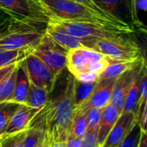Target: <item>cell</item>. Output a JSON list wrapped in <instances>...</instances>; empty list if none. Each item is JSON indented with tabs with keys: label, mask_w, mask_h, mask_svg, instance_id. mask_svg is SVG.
<instances>
[{
	"label": "cell",
	"mask_w": 147,
	"mask_h": 147,
	"mask_svg": "<svg viewBox=\"0 0 147 147\" xmlns=\"http://www.w3.org/2000/svg\"><path fill=\"white\" fill-rule=\"evenodd\" d=\"M80 147H100L98 142V131H87L81 138Z\"/></svg>",
	"instance_id": "1f68e13d"
},
{
	"label": "cell",
	"mask_w": 147,
	"mask_h": 147,
	"mask_svg": "<svg viewBox=\"0 0 147 147\" xmlns=\"http://www.w3.org/2000/svg\"><path fill=\"white\" fill-rule=\"evenodd\" d=\"M17 71L18 66L6 78L0 82V103L11 100L16 86Z\"/></svg>",
	"instance_id": "484cf974"
},
{
	"label": "cell",
	"mask_w": 147,
	"mask_h": 147,
	"mask_svg": "<svg viewBox=\"0 0 147 147\" xmlns=\"http://www.w3.org/2000/svg\"><path fill=\"white\" fill-rule=\"evenodd\" d=\"M31 54L42 60L57 76L66 68L67 51L56 43L46 32L40 42L31 49Z\"/></svg>",
	"instance_id": "ba28073f"
},
{
	"label": "cell",
	"mask_w": 147,
	"mask_h": 147,
	"mask_svg": "<svg viewBox=\"0 0 147 147\" xmlns=\"http://www.w3.org/2000/svg\"><path fill=\"white\" fill-rule=\"evenodd\" d=\"M46 131L37 126H31L28 129L26 137L24 140L23 147H37L44 138Z\"/></svg>",
	"instance_id": "f1b7e54d"
},
{
	"label": "cell",
	"mask_w": 147,
	"mask_h": 147,
	"mask_svg": "<svg viewBox=\"0 0 147 147\" xmlns=\"http://www.w3.org/2000/svg\"><path fill=\"white\" fill-rule=\"evenodd\" d=\"M100 147H101V146H100Z\"/></svg>",
	"instance_id": "7bdbcfd3"
},
{
	"label": "cell",
	"mask_w": 147,
	"mask_h": 147,
	"mask_svg": "<svg viewBox=\"0 0 147 147\" xmlns=\"http://www.w3.org/2000/svg\"><path fill=\"white\" fill-rule=\"evenodd\" d=\"M116 78H107L99 80L90 96L76 108L88 112L92 108L102 109L108 104L112 96V92Z\"/></svg>",
	"instance_id": "7c38bea8"
},
{
	"label": "cell",
	"mask_w": 147,
	"mask_h": 147,
	"mask_svg": "<svg viewBox=\"0 0 147 147\" xmlns=\"http://www.w3.org/2000/svg\"><path fill=\"white\" fill-rule=\"evenodd\" d=\"M134 27L135 30L133 33L131 34V36L138 45L141 58L147 66V29L141 22L137 24Z\"/></svg>",
	"instance_id": "d4e9b609"
},
{
	"label": "cell",
	"mask_w": 147,
	"mask_h": 147,
	"mask_svg": "<svg viewBox=\"0 0 147 147\" xmlns=\"http://www.w3.org/2000/svg\"><path fill=\"white\" fill-rule=\"evenodd\" d=\"M30 82L29 80L26 70L20 61L18 64V71H17V80H16V86L14 89L13 95L10 101L16 102L18 104H24L29 89H30Z\"/></svg>",
	"instance_id": "e0dca14e"
},
{
	"label": "cell",
	"mask_w": 147,
	"mask_h": 147,
	"mask_svg": "<svg viewBox=\"0 0 147 147\" xmlns=\"http://www.w3.org/2000/svg\"><path fill=\"white\" fill-rule=\"evenodd\" d=\"M12 18L5 11L0 13V32L6 30L12 22Z\"/></svg>",
	"instance_id": "836d02e7"
},
{
	"label": "cell",
	"mask_w": 147,
	"mask_h": 147,
	"mask_svg": "<svg viewBox=\"0 0 147 147\" xmlns=\"http://www.w3.org/2000/svg\"><path fill=\"white\" fill-rule=\"evenodd\" d=\"M48 24L74 36L88 41H96L99 39L111 38L119 36H130L134 31L111 25L82 21H67L51 18L49 20Z\"/></svg>",
	"instance_id": "5b68a950"
},
{
	"label": "cell",
	"mask_w": 147,
	"mask_h": 147,
	"mask_svg": "<svg viewBox=\"0 0 147 147\" xmlns=\"http://www.w3.org/2000/svg\"><path fill=\"white\" fill-rule=\"evenodd\" d=\"M139 60L138 61H114L111 59L109 64L107 66L105 70L100 75L99 80L107 79V78H117L118 76L122 75L123 73H125V71L134 67L139 61Z\"/></svg>",
	"instance_id": "ac0fdd59"
},
{
	"label": "cell",
	"mask_w": 147,
	"mask_h": 147,
	"mask_svg": "<svg viewBox=\"0 0 147 147\" xmlns=\"http://www.w3.org/2000/svg\"><path fill=\"white\" fill-rule=\"evenodd\" d=\"M120 112L113 105L108 104L101 110V117L98 130V142L100 146L103 144L109 132L118 120Z\"/></svg>",
	"instance_id": "2e32d148"
},
{
	"label": "cell",
	"mask_w": 147,
	"mask_h": 147,
	"mask_svg": "<svg viewBox=\"0 0 147 147\" xmlns=\"http://www.w3.org/2000/svg\"><path fill=\"white\" fill-rule=\"evenodd\" d=\"M18 64V63H14V64H11V65H9V66H6V67L0 68V82H1L5 78H6L17 67Z\"/></svg>",
	"instance_id": "e575fe53"
},
{
	"label": "cell",
	"mask_w": 147,
	"mask_h": 147,
	"mask_svg": "<svg viewBox=\"0 0 147 147\" xmlns=\"http://www.w3.org/2000/svg\"><path fill=\"white\" fill-rule=\"evenodd\" d=\"M142 63L143 61L141 58L134 67L123 73L115 80L110 100V104L115 107L120 113L123 112L126 96L134 82L136 76L142 67Z\"/></svg>",
	"instance_id": "8fae6325"
},
{
	"label": "cell",
	"mask_w": 147,
	"mask_h": 147,
	"mask_svg": "<svg viewBox=\"0 0 147 147\" xmlns=\"http://www.w3.org/2000/svg\"><path fill=\"white\" fill-rule=\"evenodd\" d=\"M141 71H142V67L139 70V72L138 73V75L136 76L134 82H133V83H132V85L129 90V93H128L126 99H125L124 109H123V112H130V113H134V115H135L136 111H137V106H138V98H139Z\"/></svg>",
	"instance_id": "44dd1931"
},
{
	"label": "cell",
	"mask_w": 147,
	"mask_h": 147,
	"mask_svg": "<svg viewBox=\"0 0 147 147\" xmlns=\"http://www.w3.org/2000/svg\"><path fill=\"white\" fill-rule=\"evenodd\" d=\"M133 7L136 14L138 15V11H147V0H132Z\"/></svg>",
	"instance_id": "d590c367"
},
{
	"label": "cell",
	"mask_w": 147,
	"mask_h": 147,
	"mask_svg": "<svg viewBox=\"0 0 147 147\" xmlns=\"http://www.w3.org/2000/svg\"><path fill=\"white\" fill-rule=\"evenodd\" d=\"M94 3L103 11L113 18L135 26L140 23L133 7L132 0H93Z\"/></svg>",
	"instance_id": "30bf717a"
},
{
	"label": "cell",
	"mask_w": 147,
	"mask_h": 147,
	"mask_svg": "<svg viewBox=\"0 0 147 147\" xmlns=\"http://www.w3.org/2000/svg\"><path fill=\"white\" fill-rule=\"evenodd\" d=\"M136 124L134 113L122 112L101 147H119Z\"/></svg>",
	"instance_id": "4fadbf2b"
},
{
	"label": "cell",
	"mask_w": 147,
	"mask_h": 147,
	"mask_svg": "<svg viewBox=\"0 0 147 147\" xmlns=\"http://www.w3.org/2000/svg\"><path fill=\"white\" fill-rule=\"evenodd\" d=\"M110 60L107 55L88 47L73 49L67 51L66 68L78 81L98 82Z\"/></svg>",
	"instance_id": "3957f363"
},
{
	"label": "cell",
	"mask_w": 147,
	"mask_h": 147,
	"mask_svg": "<svg viewBox=\"0 0 147 147\" xmlns=\"http://www.w3.org/2000/svg\"><path fill=\"white\" fill-rule=\"evenodd\" d=\"M45 32L61 47H62L67 51L73 49H77L82 47H88L90 48L92 43L94 41H88L84 40L76 36H74L51 24H47Z\"/></svg>",
	"instance_id": "9a60e30c"
},
{
	"label": "cell",
	"mask_w": 147,
	"mask_h": 147,
	"mask_svg": "<svg viewBox=\"0 0 147 147\" xmlns=\"http://www.w3.org/2000/svg\"><path fill=\"white\" fill-rule=\"evenodd\" d=\"M18 103L5 101L0 103V137L5 135L6 128L18 107Z\"/></svg>",
	"instance_id": "603a6c76"
},
{
	"label": "cell",
	"mask_w": 147,
	"mask_h": 147,
	"mask_svg": "<svg viewBox=\"0 0 147 147\" xmlns=\"http://www.w3.org/2000/svg\"><path fill=\"white\" fill-rule=\"evenodd\" d=\"M87 113L76 108L68 135L82 138L87 131Z\"/></svg>",
	"instance_id": "7402d4cb"
},
{
	"label": "cell",
	"mask_w": 147,
	"mask_h": 147,
	"mask_svg": "<svg viewBox=\"0 0 147 147\" xmlns=\"http://www.w3.org/2000/svg\"><path fill=\"white\" fill-rule=\"evenodd\" d=\"M0 10L21 23L47 24L49 20L36 0H0Z\"/></svg>",
	"instance_id": "52a82bcc"
},
{
	"label": "cell",
	"mask_w": 147,
	"mask_h": 147,
	"mask_svg": "<svg viewBox=\"0 0 147 147\" xmlns=\"http://www.w3.org/2000/svg\"><path fill=\"white\" fill-rule=\"evenodd\" d=\"M30 53L31 49H0V68L14 63H19L24 60Z\"/></svg>",
	"instance_id": "ffe728a7"
},
{
	"label": "cell",
	"mask_w": 147,
	"mask_h": 147,
	"mask_svg": "<svg viewBox=\"0 0 147 147\" xmlns=\"http://www.w3.org/2000/svg\"><path fill=\"white\" fill-rule=\"evenodd\" d=\"M81 138L68 135L66 140V147H80Z\"/></svg>",
	"instance_id": "f35d334b"
},
{
	"label": "cell",
	"mask_w": 147,
	"mask_h": 147,
	"mask_svg": "<svg viewBox=\"0 0 147 147\" xmlns=\"http://www.w3.org/2000/svg\"><path fill=\"white\" fill-rule=\"evenodd\" d=\"M46 12L49 19L82 21L98 23L113 27L134 30L135 27L121 22L120 20L106 16L74 1V0H36Z\"/></svg>",
	"instance_id": "7a4b0ae2"
},
{
	"label": "cell",
	"mask_w": 147,
	"mask_h": 147,
	"mask_svg": "<svg viewBox=\"0 0 147 147\" xmlns=\"http://www.w3.org/2000/svg\"><path fill=\"white\" fill-rule=\"evenodd\" d=\"M40 110L39 108L30 107L25 104H19L6 128L5 135L29 129L33 119Z\"/></svg>",
	"instance_id": "5bb4252c"
},
{
	"label": "cell",
	"mask_w": 147,
	"mask_h": 147,
	"mask_svg": "<svg viewBox=\"0 0 147 147\" xmlns=\"http://www.w3.org/2000/svg\"><path fill=\"white\" fill-rule=\"evenodd\" d=\"M47 24H28L12 20L6 30L0 32V49H32L40 42Z\"/></svg>",
	"instance_id": "277c9868"
},
{
	"label": "cell",
	"mask_w": 147,
	"mask_h": 147,
	"mask_svg": "<svg viewBox=\"0 0 147 147\" xmlns=\"http://www.w3.org/2000/svg\"><path fill=\"white\" fill-rule=\"evenodd\" d=\"M97 82H84L78 80H75V103L76 107L81 105L84 102L94 91Z\"/></svg>",
	"instance_id": "4316f807"
},
{
	"label": "cell",
	"mask_w": 147,
	"mask_h": 147,
	"mask_svg": "<svg viewBox=\"0 0 147 147\" xmlns=\"http://www.w3.org/2000/svg\"><path fill=\"white\" fill-rule=\"evenodd\" d=\"M100 108L89 109L87 113V131H98L101 117Z\"/></svg>",
	"instance_id": "f546056e"
},
{
	"label": "cell",
	"mask_w": 147,
	"mask_h": 147,
	"mask_svg": "<svg viewBox=\"0 0 147 147\" xmlns=\"http://www.w3.org/2000/svg\"><path fill=\"white\" fill-rule=\"evenodd\" d=\"M138 147H147V131H141V136Z\"/></svg>",
	"instance_id": "ab89813d"
},
{
	"label": "cell",
	"mask_w": 147,
	"mask_h": 147,
	"mask_svg": "<svg viewBox=\"0 0 147 147\" xmlns=\"http://www.w3.org/2000/svg\"><path fill=\"white\" fill-rule=\"evenodd\" d=\"M90 49L114 61H138L141 58L139 47L131 35L96 40Z\"/></svg>",
	"instance_id": "8992f818"
},
{
	"label": "cell",
	"mask_w": 147,
	"mask_h": 147,
	"mask_svg": "<svg viewBox=\"0 0 147 147\" xmlns=\"http://www.w3.org/2000/svg\"><path fill=\"white\" fill-rule=\"evenodd\" d=\"M140 136H141V129L138 124L137 123L132 127V129L126 136V138L124 139V141L121 143L119 147H138Z\"/></svg>",
	"instance_id": "4dcf8cb0"
},
{
	"label": "cell",
	"mask_w": 147,
	"mask_h": 147,
	"mask_svg": "<svg viewBox=\"0 0 147 147\" xmlns=\"http://www.w3.org/2000/svg\"><path fill=\"white\" fill-rule=\"evenodd\" d=\"M2 12H3V11H2V10H0V13H2Z\"/></svg>",
	"instance_id": "60d3db41"
},
{
	"label": "cell",
	"mask_w": 147,
	"mask_h": 147,
	"mask_svg": "<svg viewBox=\"0 0 147 147\" xmlns=\"http://www.w3.org/2000/svg\"><path fill=\"white\" fill-rule=\"evenodd\" d=\"M0 138H1V137H0Z\"/></svg>",
	"instance_id": "b9f144b4"
},
{
	"label": "cell",
	"mask_w": 147,
	"mask_h": 147,
	"mask_svg": "<svg viewBox=\"0 0 147 147\" xmlns=\"http://www.w3.org/2000/svg\"><path fill=\"white\" fill-rule=\"evenodd\" d=\"M28 129L11 134H5L0 138V147H23Z\"/></svg>",
	"instance_id": "83f0119b"
},
{
	"label": "cell",
	"mask_w": 147,
	"mask_h": 147,
	"mask_svg": "<svg viewBox=\"0 0 147 147\" xmlns=\"http://www.w3.org/2000/svg\"><path fill=\"white\" fill-rule=\"evenodd\" d=\"M146 104H147V66L143 61L142 71H141V81H140V87H139V98L138 101L137 111L135 113V119L137 123L140 119Z\"/></svg>",
	"instance_id": "cb8c5ba5"
},
{
	"label": "cell",
	"mask_w": 147,
	"mask_h": 147,
	"mask_svg": "<svg viewBox=\"0 0 147 147\" xmlns=\"http://www.w3.org/2000/svg\"><path fill=\"white\" fill-rule=\"evenodd\" d=\"M49 95V93L46 89L30 83L29 93L24 104L30 107L42 109L47 103Z\"/></svg>",
	"instance_id": "d6986e66"
},
{
	"label": "cell",
	"mask_w": 147,
	"mask_h": 147,
	"mask_svg": "<svg viewBox=\"0 0 147 147\" xmlns=\"http://www.w3.org/2000/svg\"><path fill=\"white\" fill-rule=\"evenodd\" d=\"M49 137V147H66V140Z\"/></svg>",
	"instance_id": "74e56055"
},
{
	"label": "cell",
	"mask_w": 147,
	"mask_h": 147,
	"mask_svg": "<svg viewBox=\"0 0 147 147\" xmlns=\"http://www.w3.org/2000/svg\"><path fill=\"white\" fill-rule=\"evenodd\" d=\"M138 124L141 129V131H147V104L142 113L140 119L138 121Z\"/></svg>",
	"instance_id": "8d00e7d4"
},
{
	"label": "cell",
	"mask_w": 147,
	"mask_h": 147,
	"mask_svg": "<svg viewBox=\"0 0 147 147\" xmlns=\"http://www.w3.org/2000/svg\"><path fill=\"white\" fill-rule=\"evenodd\" d=\"M74 1H76V2H77V3H79V4H81V5H84V6L89 8V9H91L92 11H96V12H98V13H100V14H103V15H106V16L113 17V16H111V15L106 13L105 11H101V10L94 3L93 0H74Z\"/></svg>",
	"instance_id": "d6a6232c"
},
{
	"label": "cell",
	"mask_w": 147,
	"mask_h": 147,
	"mask_svg": "<svg viewBox=\"0 0 147 147\" xmlns=\"http://www.w3.org/2000/svg\"><path fill=\"white\" fill-rule=\"evenodd\" d=\"M21 62L30 83L46 89L49 94L53 92L60 76H57L42 60L31 53Z\"/></svg>",
	"instance_id": "9c48e42d"
},
{
	"label": "cell",
	"mask_w": 147,
	"mask_h": 147,
	"mask_svg": "<svg viewBox=\"0 0 147 147\" xmlns=\"http://www.w3.org/2000/svg\"><path fill=\"white\" fill-rule=\"evenodd\" d=\"M75 80L67 71L64 86L57 96L48 100L45 106L33 119L30 126H37L46 131L51 138L67 139L75 113Z\"/></svg>",
	"instance_id": "6da1fadb"
}]
</instances>
